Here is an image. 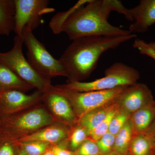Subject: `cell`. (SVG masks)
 Wrapping results in <instances>:
<instances>
[{"mask_svg": "<svg viewBox=\"0 0 155 155\" xmlns=\"http://www.w3.org/2000/svg\"><path fill=\"white\" fill-rule=\"evenodd\" d=\"M124 15L132 21L129 9L118 0H90L82 6L80 2L67 11L61 32H65L69 39L73 40L83 37L96 35H124L131 33L111 25L108 19L112 11Z\"/></svg>", "mask_w": 155, "mask_h": 155, "instance_id": "1", "label": "cell"}, {"mask_svg": "<svg viewBox=\"0 0 155 155\" xmlns=\"http://www.w3.org/2000/svg\"><path fill=\"white\" fill-rule=\"evenodd\" d=\"M136 37L134 34L130 33L85 36L72 40L59 59L66 70L68 83L81 81L88 77L96 68L99 59L105 52L115 49Z\"/></svg>", "mask_w": 155, "mask_h": 155, "instance_id": "2", "label": "cell"}, {"mask_svg": "<svg viewBox=\"0 0 155 155\" xmlns=\"http://www.w3.org/2000/svg\"><path fill=\"white\" fill-rule=\"evenodd\" d=\"M139 78L138 70L118 62L106 69L104 77L90 82L73 81L64 86L70 90L80 92L109 90L133 85L137 83Z\"/></svg>", "mask_w": 155, "mask_h": 155, "instance_id": "3", "label": "cell"}, {"mask_svg": "<svg viewBox=\"0 0 155 155\" xmlns=\"http://www.w3.org/2000/svg\"><path fill=\"white\" fill-rule=\"evenodd\" d=\"M127 86L109 90L80 92L70 90L64 85L57 87L50 86L48 91L66 97L74 106L78 114L81 117L89 112L115 102Z\"/></svg>", "mask_w": 155, "mask_h": 155, "instance_id": "4", "label": "cell"}, {"mask_svg": "<svg viewBox=\"0 0 155 155\" xmlns=\"http://www.w3.org/2000/svg\"><path fill=\"white\" fill-rule=\"evenodd\" d=\"M23 43L22 37L16 35L12 49L6 52H0V63L39 91H45L50 85L48 77L38 72L24 57L22 49Z\"/></svg>", "mask_w": 155, "mask_h": 155, "instance_id": "5", "label": "cell"}, {"mask_svg": "<svg viewBox=\"0 0 155 155\" xmlns=\"http://www.w3.org/2000/svg\"><path fill=\"white\" fill-rule=\"evenodd\" d=\"M22 38L27 48V60L38 72L48 77L67 76L66 70L60 60L50 54L44 45L35 36L32 31L24 28Z\"/></svg>", "mask_w": 155, "mask_h": 155, "instance_id": "6", "label": "cell"}, {"mask_svg": "<svg viewBox=\"0 0 155 155\" xmlns=\"http://www.w3.org/2000/svg\"><path fill=\"white\" fill-rule=\"evenodd\" d=\"M15 4V28L16 35L22 37L23 29L32 31L39 26L43 15L54 11L49 7L48 0H14Z\"/></svg>", "mask_w": 155, "mask_h": 155, "instance_id": "7", "label": "cell"}, {"mask_svg": "<svg viewBox=\"0 0 155 155\" xmlns=\"http://www.w3.org/2000/svg\"><path fill=\"white\" fill-rule=\"evenodd\" d=\"M116 101L128 114H133L154 103L149 88L144 84L137 83L126 87Z\"/></svg>", "mask_w": 155, "mask_h": 155, "instance_id": "8", "label": "cell"}, {"mask_svg": "<svg viewBox=\"0 0 155 155\" xmlns=\"http://www.w3.org/2000/svg\"><path fill=\"white\" fill-rule=\"evenodd\" d=\"M52 121V117L46 111L37 109L9 120L6 125L13 131L28 132L50 125Z\"/></svg>", "mask_w": 155, "mask_h": 155, "instance_id": "9", "label": "cell"}, {"mask_svg": "<svg viewBox=\"0 0 155 155\" xmlns=\"http://www.w3.org/2000/svg\"><path fill=\"white\" fill-rule=\"evenodd\" d=\"M134 21L129 26L131 33H145L155 23V0H141L137 6L129 9Z\"/></svg>", "mask_w": 155, "mask_h": 155, "instance_id": "10", "label": "cell"}, {"mask_svg": "<svg viewBox=\"0 0 155 155\" xmlns=\"http://www.w3.org/2000/svg\"><path fill=\"white\" fill-rule=\"evenodd\" d=\"M41 92L28 95L16 90L0 91V103L6 112H14L38 99L41 95Z\"/></svg>", "mask_w": 155, "mask_h": 155, "instance_id": "11", "label": "cell"}, {"mask_svg": "<svg viewBox=\"0 0 155 155\" xmlns=\"http://www.w3.org/2000/svg\"><path fill=\"white\" fill-rule=\"evenodd\" d=\"M47 98L50 107L56 116L68 122L75 119V114L69 100L66 97L58 94L49 92Z\"/></svg>", "mask_w": 155, "mask_h": 155, "instance_id": "12", "label": "cell"}, {"mask_svg": "<svg viewBox=\"0 0 155 155\" xmlns=\"http://www.w3.org/2000/svg\"><path fill=\"white\" fill-rule=\"evenodd\" d=\"M32 87L8 67L0 63V91L11 90L21 91Z\"/></svg>", "mask_w": 155, "mask_h": 155, "instance_id": "13", "label": "cell"}, {"mask_svg": "<svg viewBox=\"0 0 155 155\" xmlns=\"http://www.w3.org/2000/svg\"><path fill=\"white\" fill-rule=\"evenodd\" d=\"M67 131L61 127H50L45 128L22 137L20 140L22 142L31 141H41L49 144L60 142L67 137Z\"/></svg>", "mask_w": 155, "mask_h": 155, "instance_id": "14", "label": "cell"}, {"mask_svg": "<svg viewBox=\"0 0 155 155\" xmlns=\"http://www.w3.org/2000/svg\"><path fill=\"white\" fill-rule=\"evenodd\" d=\"M14 0H0V35L9 36L15 28Z\"/></svg>", "mask_w": 155, "mask_h": 155, "instance_id": "15", "label": "cell"}, {"mask_svg": "<svg viewBox=\"0 0 155 155\" xmlns=\"http://www.w3.org/2000/svg\"><path fill=\"white\" fill-rule=\"evenodd\" d=\"M155 120V107L153 104L134 113L130 122L134 131L137 134L146 133Z\"/></svg>", "mask_w": 155, "mask_h": 155, "instance_id": "16", "label": "cell"}, {"mask_svg": "<svg viewBox=\"0 0 155 155\" xmlns=\"http://www.w3.org/2000/svg\"><path fill=\"white\" fill-rule=\"evenodd\" d=\"M114 106H105L97 109L81 117V126L84 127L89 134L104 120Z\"/></svg>", "mask_w": 155, "mask_h": 155, "instance_id": "17", "label": "cell"}, {"mask_svg": "<svg viewBox=\"0 0 155 155\" xmlns=\"http://www.w3.org/2000/svg\"><path fill=\"white\" fill-rule=\"evenodd\" d=\"M154 147L147 133L137 134L131 140L129 150L131 155H152Z\"/></svg>", "mask_w": 155, "mask_h": 155, "instance_id": "18", "label": "cell"}, {"mask_svg": "<svg viewBox=\"0 0 155 155\" xmlns=\"http://www.w3.org/2000/svg\"><path fill=\"white\" fill-rule=\"evenodd\" d=\"M134 132L131 122L128 120L115 137L114 151L117 155H127Z\"/></svg>", "mask_w": 155, "mask_h": 155, "instance_id": "19", "label": "cell"}, {"mask_svg": "<svg viewBox=\"0 0 155 155\" xmlns=\"http://www.w3.org/2000/svg\"><path fill=\"white\" fill-rule=\"evenodd\" d=\"M118 112V110L116 108H113L105 119L89 134V136L93 141L96 142L104 134L108 132L111 120Z\"/></svg>", "mask_w": 155, "mask_h": 155, "instance_id": "20", "label": "cell"}, {"mask_svg": "<svg viewBox=\"0 0 155 155\" xmlns=\"http://www.w3.org/2000/svg\"><path fill=\"white\" fill-rule=\"evenodd\" d=\"M129 116L125 111H119L111 120L108 132L116 136L128 122Z\"/></svg>", "mask_w": 155, "mask_h": 155, "instance_id": "21", "label": "cell"}, {"mask_svg": "<svg viewBox=\"0 0 155 155\" xmlns=\"http://www.w3.org/2000/svg\"><path fill=\"white\" fill-rule=\"evenodd\" d=\"M49 144L41 141L26 142H22L21 147L28 155H42L48 150Z\"/></svg>", "mask_w": 155, "mask_h": 155, "instance_id": "22", "label": "cell"}, {"mask_svg": "<svg viewBox=\"0 0 155 155\" xmlns=\"http://www.w3.org/2000/svg\"><path fill=\"white\" fill-rule=\"evenodd\" d=\"M141 54L148 56L155 61V41L147 43L140 39H136L133 45Z\"/></svg>", "mask_w": 155, "mask_h": 155, "instance_id": "23", "label": "cell"}, {"mask_svg": "<svg viewBox=\"0 0 155 155\" xmlns=\"http://www.w3.org/2000/svg\"><path fill=\"white\" fill-rule=\"evenodd\" d=\"M115 136L107 132L96 142L101 153L107 154L112 152L115 143Z\"/></svg>", "mask_w": 155, "mask_h": 155, "instance_id": "24", "label": "cell"}, {"mask_svg": "<svg viewBox=\"0 0 155 155\" xmlns=\"http://www.w3.org/2000/svg\"><path fill=\"white\" fill-rule=\"evenodd\" d=\"M88 135V131L84 127L81 126L76 128L72 133L70 139V145L72 149L75 150L79 147L86 141Z\"/></svg>", "mask_w": 155, "mask_h": 155, "instance_id": "25", "label": "cell"}, {"mask_svg": "<svg viewBox=\"0 0 155 155\" xmlns=\"http://www.w3.org/2000/svg\"><path fill=\"white\" fill-rule=\"evenodd\" d=\"M99 149L96 142L93 140H86L79 147L78 155H98Z\"/></svg>", "mask_w": 155, "mask_h": 155, "instance_id": "26", "label": "cell"}, {"mask_svg": "<svg viewBox=\"0 0 155 155\" xmlns=\"http://www.w3.org/2000/svg\"><path fill=\"white\" fill-rule=\"evenodd\" d=\"M13 143L9 141L0 143V155H17L16 148Z\"/></svg>", "mask_w": 155, "mask_h": 155, "instance_id": "27", "label": "cell"}, {"mask_svg": "<svg viewBox=\"0 0 155 155\" xmlns=\"http://www.w3.org/2000/svg\"><path fill=\"white\" fill-rule=\"evenodd\" d=\"M53 150L55 155H78L77 154L60 146L54 147L53 148Z\"/></svg>", "mask_w": 155, "mask_h": 155, "instance_id": "28", "label": "cell"}, {"mask_svg": "<svg viewBox=\"0 0 155 155\" xmlns=\"http://www.w3.org/2000/svg\"><path fill=\"white\" fill-rule=\"evenodd\" d=\"M146 133L149 136L153 144V145L154 150H155V120L151 125L150 127L147 130Z\"/></svg>", "mask_w": 155, "mask_h": 155, "instance_id": "29", "label": "cell"}, {"mask_svg": "<svg viewBox=\"0 0 155 155\" xmlns=\"http://www.w3.org/2000/svg\"><path fill=\"white\" fill-rule=\"evenodd\" d=\"M42 155H55L54 152V150L53 148L51 149L48 150L47 151H46Z\"/></svg>", "mask_w": 155, "mask_h": 155, "instance_id": "30", "label": "cell"}, {"mask_svg": "<svg viewBox=\"0 0 155 155\" xmlns=\"http://www.w3.org/2000/svg\"><path fill=\"white\" fill-rule=\"evenodd\" d=\"M18 155H28L25 151L24 150L22 149L21 148V150L19 151V153H18Z\"/></svg>", "mask_w": 155, "mask_h": 155, "instance_id": "31", "label": "cell"}, {"mask_svg": "<svg viewBox=\"0 0 155 155\" xmlns=\"http://www.w3.org/2000/svg\"><path fill=\"white\" fill-rule=\"evenodd\" d=\"M106 155H116L115 153L113 151L111 152L108 153Z\"/></svg>", "mask_w": 155, "mask_h": 155, "instance_id": "32", "label": "cell"}, {"mask_svg": "<svg viewBox=\"0 0 155 155\" xmlns=\"http://www.w3.org/2000/svg\"><path fill=\"white\" fill-rule=\"evenodd\" d=\"M153 155H155V150H154Z\"/></svg>", "mask_w": 155, "mask_h": 155, "instance_id": "33", "label": "cell"}, {"mask_svg": "<svg viewBox=\"0 0 155 155\" xmlns=\"http://www.w3.org/2000/svg\"><path fill=\"white\" fill-rule=\"evenodd\" d=\"M154 106H155V101H154Z\"/></svg>", "mask_w": 155, "mask_h": 155, "instance_id": "34", "label": "cell"}, {"mask_svg": "<svg viewBox=\"0 0 155 155\" xmlns=\"http://www.w3.org/2000/svg\"><path fill=\"white\" fill-rule=\"evenodd\" d=\"M98 155H101V154H100Z\"/></svg>", "mask_w": 155, "mask_h": 155, "instance_id": "35", "label": "cell"}, {"mask_svg": "<svg viewBox=\"0 0 155 155\" xmlns=\"http://www.w3.org/2000/svg\"><path fill=\"white\" fill-rule=\"evenodd\" d=\"M152 155H153V154Z\"/></svg>", "mask_w": 155, "mask_h": 155, "instance_id": "36", "label": "cell"}]
</instances>
